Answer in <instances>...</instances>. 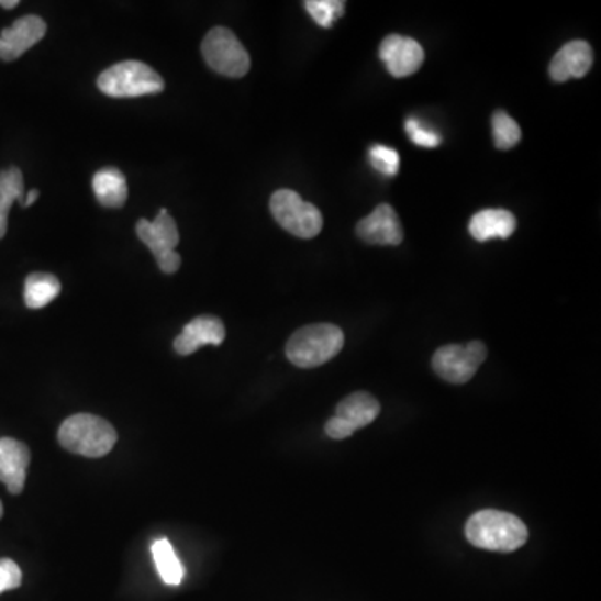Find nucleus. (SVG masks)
<instances>
[{"label":"nucleus","instance_id":"nucleus-2","mask_svg":"<svg viewBox=\"0 0 601 601\" xmlns=\"http://www.w3.org/2000/svg\"><path fill=\"white\" fill-rule=\"evenodd\" d=\"M63 448L86 458H101L111 453L118 443V433L109 421L96 414H74L67 418L59 427Z\"/></svg>","mask_w":601,"mask_h":601},{"label":"nucleus","instance_id":"nucleus-21","mask_svg":"<svg viewBox=\"0 0 601 601\" xmlns=\"http://www.w3.org/2000/svg\"><path fill=\"white\" fill-rule=\"evenodd\" d=\"M493 125L494 146L501 151L513 149L522 141V129L519 122L511 119L504 111H497L491 119Z\"/></svg>","mask_w":601,"mask_h":601},{"label":"nucleus","instance_id":"nucleus-8","mask_svg":"<svg viewBox=\"0 0 601 601\" xmlns=\"http://www.w3.org/2000/svg\"><path fill=\"white\" fill-rule=\"evenodd\" d=\"M381 407L372 394L359 391L337 404L336 413L327 420L326 435L331 439H346L378 418Z\"/></svg>","mask_w":601,"mask_h":601},{"label":"nucleus","instance_id":"nucleus-6","mask_svg":"<svg viewBox=\"0 0 601 601\" xmlns=\"http://www.w3.org/2000/svg\"><path fill=\"white\" fill-rule=\"evenodd\" d=\"M202 56L212 70L221 76H246L251 67L249 54L244 49L240 38L226 27H214L202 41Z\"/></svg>","mask_w":601,"mask_h":601},{"label":"nucleus","instance_id":"nucleus-1","mask_svg":"<svg viewBox=\"0 0 601 601\" xmlns=\"http://www.w3.org/2000/svg\"><path fill=\"white\" fill-rule=\"evenodd\" d=\"M466 538L477 548L488 552L511 553L528 542L525 523L498 510H483L475 513L466 523Z\"/></svg>","mask_w":601,"mask_h":601},{"label":"nucleus","instance_id":"nucleus-28","mask_svg":"<svg viewBox=\"0 0 601 601\" xmlns=\"http://www.w3.org/2000/svg\"><path fill=\"white\" fill-rule=\"evenodd\" d=\"M19 0H0V8L14 9L18 8Z\"/></svg>","mask_w":601,"mask_h":601},{"label":"nucleus","instance_id":"nucleus-18","mask_svg":"<svg viewBox=\"0 0 601 601\" xmlns=\"http://www.w3.org/2000/svg\"><path fill=\"white\" fill-rule=\"evenodd\" d=\"M14 201H24V176L18 167L0 170V240L8 234L9 211Z\"/></svg>","mask_w":601,"mask_h":601},{"label":"nucleus","instance_id":"nucleus-26","mask_svg":"<svg viewBox=\"0 0 601 601\" xmlns=\"http://www.w3.org/2000/svg\"><path fill=\"white\" fill-rule=\"evenodd\" d=\"M157 266L166 275H175L181 268V256H179L178 251H170V253L157 257Z\"/></svg>","mask_w":601,"mask_h":601},{"label":"nucleus","instance_id":"nucleus-20","mask_svg":"<svg viewBox=\"0 0 601 601\" xmlns=\"http://www.w3.org/2000/svg\"><path fill=\"white\" fill-rule=\"evenodd\" d=\"M151 553H153L154 564H156L164 583L170 585V587L181 585L182 578H185V567H182L169 539H156L151 546Z\"/></svg>","mask_w":601,"mask_h":601},{"label":"nucleus","instance_id":"nucleus-10","mask_svg":"<svg viewBox=\"0 0 601 601\" xmlns=\"http://www.w3.org/2000/svg\"><path fill=\"white\" fill-rule=\"evenodd\" d=\"M356 233L365 243L376 246H398L403 243V226L390 204H379L365 220L359 221Z\"/></svg>","mask_w":601,"mask_h":601},{"label":"nucleus","instance_id":"nucleus-29","mask_svg":"<svg viewBox=\"0 0 601 601\" xmlns=\"http://www.w3.org/2000/svg\"><path fill=\"white\" fill-rule=\"evenodd\" d=\"M2 514H4V507H2V501H0V519H2Z\"/></svg>","mask_w":601,"mask_h":601},{"label":"nucleus","instance_id":"nucleus-27","mask_svg":"<svg viewBox=\"0 0 601 601\" xmlns=\"http://www.w3.org/2000/svg\"><path fill=\"white\" fill-rule=\"evenodd\" d=\"M38 199V191L37 189H32L31 192H27V196H25L24 201H22V205L24 208H29V205L34 204L35 201Z\"/></svg>","mask_w":601,"mask_h":601},{"label":"nucleus","instance_id":"nucleus-19","mask_svg":"<svg viewBox=\"0 0 601 601\" xmlns=\"http://www.w3.org/2000/svg\"><path fill=\"white\" fill-rule=\"evenodd\" d=\"M60 294V282L56 276L47 272H34L27 276L24 286L25 307L31 310H41L53 303L54 299Z\"/></svg>","mask_w":601,"mask_h":601},{"label":"nucleus","instance_id":"nucleus-12","mask_svg":"<svg viewBox=\"0 0 601 601\" xmlns=\"http://www.w3.org/2000/svg\"><path fill=\"white\" fill-rule=\"evenodd\" d=\"M226 337V327L216 316H199L186 324L182 333L176 337L175 349L178 355L188 356L198 352L202 346L223 345Z\"/></svg>","mask_w":601,"mask_h":601},{"label":"nucleus","instance_id":"nucleus-3","mask_svg":"<svg viewBox=\"0 0 601 601\" xmlns=\"http://www.w3.org/2000/svg\"><path fill=\"white\" fill-rule=\"evenodd\" d=\"M345 346V334L334 324H310L289 337L286 356L298 368H318Z\"/></svg>","mask_w":601,"mask_h":601},{"label":"nucleus","instance_id":"nucleus-16","mask_svg":"<svg viewBox=\"0 0 601 601\" xmlns=\"http://www.w3.org/2000/svg\"><path fill=\"white\" fill-rule=\"evenodd\" d=\"M469 234L480 243L500 237L508 240L516 230V218L507 209H485L469 221Z\"/></svg>","mask_w":601,"mask_h":601},{"label":"nucleus","instance_id":"nucleus-23","mask_svg":"<svg viewBox=\"0 0 601 601\" xmlns=\"http://www.w3.org/2000/svg\"><path fill=\"white\" fill-rule=\"evenodd\" d=\"M369 163L378 172L388 178H393L400 170V154L385 144H372L369 147Z\"/></svg>","mask_w":601,"mask_h":601},{"label":"nucleus","instance_id":"nucleus-5","mask_svg":"<svg viewBox=\"0 0 601 601\" xmlns=\"http://www.w3.org/2000/svg\"><path fill=\"white\" fill-rule=\"evenodd\" d=\"M269 208L279 226L292 236L311 240L323 230V214L320 209L304 201L298 192L279 189L272 194Z\"/></svg>","mask_w":601,"mask_h":601},{"label":"nucleus","instance_id":"nucleus-17","mask_svg":"<svg viewBox=\"0 0 601 601\" xmlns=\"http://www.w3.org/2000/svg\"><path fill=\"white\" fill-rule=\"evenodd\" d=\"M96 198L105 208H121L127 201V182L115 167H104L92 179Z\"/></svg>","mask_w":601,"mask_h":601},{"label":"nucleus","instance_id":"nucleus-22","mask_svg":"<svg viewBox=\"0 0 601 601\" xmlns=\"http://www.w3.org/2000/svg\"><path fill=\"white\" fill-rule=\"evenodd\" d=\"M304 8L314 22L324 29H330L341 15L345 14V2L340 0H308L304 2Z\"/></svg>","mask_w":601,"mask_h":601},{"label":"nucleus","instance_id":"nucleus-15","mask_svg":"<svg viewBox=\"0 0 601 601\" xmlns=\"http://www.w3.org/2000/svg\"><path fill=\"white\" fill-rule=\"evenodd\" d=\"M137 236L149 247L154 256L160 257L163 254L176 251L179 244V231L176 221L170 218L166 209H160L156 220H141L136 226Z\"/></svg>","mask_w":601,"mask_h":601},{"label":"nucleus","instance_id":"nucleus-25","mask_svg":"<svg viewBox=\"0 0 601 601\" xmlns=\"http://www.w3.org/2000/svg\"><path fill=\"white\" fill-rule=\"evenodd\" d=\"M22 571L11 558H0V593L21 587Z\"/></svg>","mask_w":601,"mask_h":601},{"label":"nucleus","instance_id":"nucleus-4","mask_svg":"<svg viewBox=\"0 0 601 601\" xmlns=\"http://www.w3.org/2000/svg\"><path fill=\"white\" fill-rule=\"evenodd\" d=\"M98 88L109 98L129 99L159 94L164 80L153 67L140 60H124L99 76Z\"/></svg>","mask_w":601,"mask_h":601},{"label":"nucleus","instance_id":"nucleus-11","mask_svg":"<svg viewBox=\"0 0 601 601\" xmlns=\"http://www.w3.org/2000/svg\"><path fill=\"white\" fill-rule=\"evenodd\" d=\"M47 25L37 15L18 19L9 29L0 32V59L15 60L34 47L44 35Z\"/></svg>","mask_w":601,"mask_h":601},{"label":"nucleus","instance_id":"nucleus-13","mask_svg":"<svg viewBox=\"0 0 601 601\" xmlns=\"http://www.w3.org/2000/svg\"><path fill=\"white\" fill-rule=\"evenodd\" d=\"M31 449L14 438H0V481L12 494H21L27 478Z\"/></svg>","mask_w":601,"mask_h":601},{"label":"nucleus","instance_id":"nucleus-7","mask_svg":"<svg viewBox=\"0 0 601 601\" xmlns=\"http://www.w3.org/2000/svg\"><path fill=\"white\" fill-rule=\"evenodd\" d=\"M487 355V346L481 341H471L466 346H443L433 356V369L445 381L465 385L477 375Z\"/></svg>","mask_w":601,"mask_h":601},{"label":"nucleus","instance_id":"nucleus-24","mask_svg":"<svg viewBox=\"0 0 601 601\" xmlns=\"http://www.w3.org/2000/svg\"><path fill=\"white\" fill-rule=\"evenodd\" d=\"M407 134L416 146L436 147L442 144V136L436 131L427 129L420 119L410 118L407 121Z\"/></svg>","mask_w":601,"mask_h":601},{"label":"nucleus","instance_id":"nucleus-9","mask_svg":"<svg viewBox=\"0 0 601 601\" xmlns=\"http://www.w3.org/2000/svg\"><path fill=\"white\" fill-rule=\"evenodd\" d=\"M379 57L393 77H408L416 74L424 63V51L420 42L403 35L391 34L381 42Z\"/></svg>","mask_w":601,"mask_h":601},{"label":"nucleus","instance_id":"nucleus-14","mask_svg":"<svg viewBox=\"0 0 601 601\" xmlns=\"http://www.w3.org/2000/svg\"><path fill=\"white\" fill-rule=\"evenodd\" d=\"M593 64V51L585 41L568 42L549 64V76L555 82L580 79L588 74Z\"/></svg>","mask_w":601,"mask_h":601}]
</instances>
